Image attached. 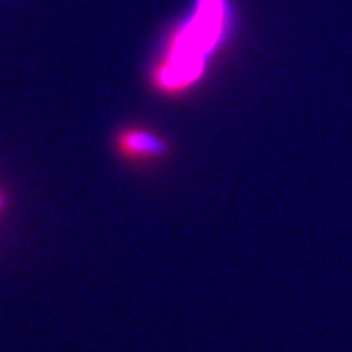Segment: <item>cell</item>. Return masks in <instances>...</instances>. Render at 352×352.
<instances>
[{"label":"cell","instance_id":"obj_1","mask_svg":"<svg viewBox=\"0 0 352 352\" xmlns=\"http://www.w3.org/2000/svg\"><path fill=\"white\" fill-rule=\"evenodd\" d=\"M228 34V0H197L193 17L176 28L168 52L151 72L164 96H181L204 77L210 58Z\"/></svg>","mask_w":352,"mask_h":352},{"label":"cell","instance_id":"obj_2","mask_svg":"<svg viewBox=\"0 0 352 352\" xmlns=\"http://www.w3.org/2000/svg\"><path fill=\"white\" fill-rule=\"evenodd\" d=\"M115 151L130 164H153L168 155V142L153 130L123 128L115 136Z\"/></svg>","mask_w":352,"mask_h":352},{"label":"cell","instance_id":"obj_3","mask_svg":"<svg viewBox=\"0 0 352 352\" xmlns=\"http://www.w3.org/2000/svg\"><path fill=\"white\" fill-rule=\"evenodd\" d=\"M5 206V199H3V195H0V208H3Z\"/></svg>","mask_w":352,"mask_h":352}]
</instances>
